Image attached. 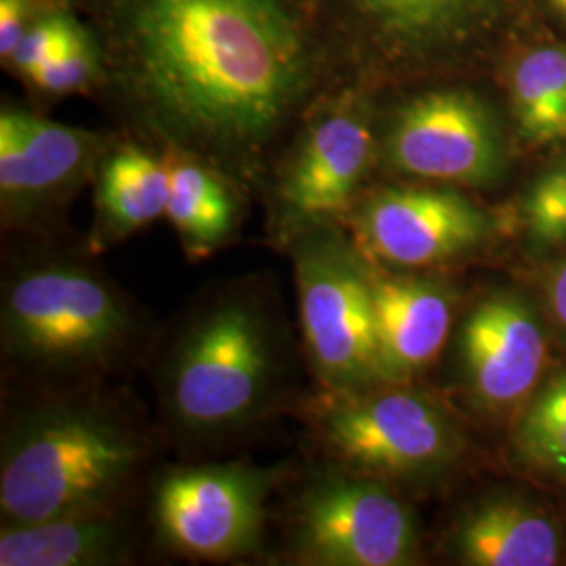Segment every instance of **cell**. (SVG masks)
<instances>
[{
	"label": "cell",
	"instance_id": "cell-1",
	"mask_svg": "<svg viewBox=\"0 0 566 566\" xmlns=\"http://www.w3.org/2000/svg\"><path fill=\"white\" fill-rule=\"evenodd\" d=\"M102 46L118 128L259 193L277 149L340 81L317 0H72Z\"/></svg>",
	"mask_w": 566,
	"mask_h": 566
},
{
	"label": "cell",
	"instance_id": "cell-2",
	"mask_svg": "<svg viewBox=\"0 0 566 566\" xmlns=\"http://www.w3.org/2000/svg\"><path fill=\"white\" fill-rule=\"evenodd\" d=\"M170 432L212 446L261 424L292 378V343L277 292L261 277L212 287L182 315L158 364Z\"/></svg>",
	"mask_w": 566,
	"mask_h": 566
},
{
	"label": "cell",
	"instance_id": "cell-3",
	"mask_svg": "<svg viewBox=\"0 0 566 566\" xmlns=\"http://www.w3.org/2000/svg\"><path fill=\"white\" fill-rule=\"evenodd\" d=\"M149 455L142 420L102 385L39 390L2 426V525L120 507Z\"/></svg>",
	"mask_w": 566,
	"mask_h": 566
},
{
	"label": "cell",
	"instance_id": "cell-4",
	"mask_svg": "<svg viewBox=\"0 0 566 566\" xmlns=\"http://www.w3.org/2000/svg\"><path fill=\"white\" fill-rule=\"evenodd\" d=\"M88 256L41 252L4 271L2 361L42 390L103 385L143 355L142 308Z\"/></svg>",
	"mask_w": 566,
	"mask_h": 566
},
{
	"label": "cell",
	"instance_id": "cell-5",
	"mask_svg": "<svg viewBox=\"0 0 566 566\" xmlns=\"http://www.w3.org/2000/svg\"><path fill=\"white\" fill-rule=\"evenodd\" d=\"M521 0H317L340 81L374 88L464 72Z\"/></svg>",
	"mask_w": 566,
	"mask_h": 566
},
{
	"label": "cell",
	"instance_id": "cell-6",
	"mask_svg": "<svg viewBox=\"0 0 566 566\" xmlns=\"http://www.w3.org/2000/svg\"><path fill=\"white\" fill-rule=\"evenodd\" d=\"M376 168L378 88L338 82L294 126L264 175L259 193L277 240L346 219Z\"/></svg>",
	"mask_w": 566,
	"mask_h": 566
},
{
	"label": "cell",
	"instance_id": "cell-7",
	"mask_svg": "<svg viewBox=\"0 0 566 566\" xmlns=\"http://www.w3.org/2000/svg\"><path fill=\"white\" fill-rule=\"evenodd\" d=\"M298 292L304 353L327 392H350L386 380L376 334L369 269L338 221L311 224L285 243Z\"/></svg>",
	"mask_w": 566,
	"mask_h": 566
},
{
	"label": "cell",
	"instance_id": "cell-8",
	"mask_svg": "<svg viewBox=\"0 0 566 566\" xmlns=\"http://www.w3.org/2000/svg\"><path fill=\"white\" fill-rule=\"evenodd\" d=\"M380 107L378 168L407 181L485 187L506 170V139L493 105L464 82L422 81Z\"/></svg>",
	"mask_w": 566,
	"mask_h": 566
},
{
	"label": "cell",
	"instance_id": "cell-9",
	"mask_svg": "<svg viewBox=\"0 0 566 566\" xmlns=\"http://www.w3.org/2000/svg\"><path fill=\"white\" fill-rule=\"evenodd\" d=\"M311 416L332 458L378 481L430 479L453 464L462 446L441 405L395 386L322 390Z\"/></svg>",
	"mask_w": 566,
	"mask_h": 566
},
{
	"label": "cell",
	"instance_id": "cell-10",
	"mask_svg": "<svg viewBox=\"0 0 566 566\" xmlns=\"http://www.w3.org/2000/svg\"><path fill=\"white\" fill-rule=\"evenodd\" d=\"M120 128L97 130L51 120L34 105H0V221L11 233L46 235L93 185Z\"/></svg>",
	"mask_w": 566,
	"mask_h": 566
},
{
	"label": "cell",
	"instance_id": "cell-11",
	"mask_svg": "<svg viewBox=\"0 0 566 566\" xmlns=\"http://www.w3.org/2000/svg\"><path fill=\"white\" fill-rule=\"evenodd\" d=\"M296 563L407 566L420 558L418 526L385 481L348 468L317 472L301 489L290 523Z\"/></svg>",
	"mask_w": 566,
	"mask_h": 566
},
{
	"label": "cell",
	"instance_id": "cell-12",
	"mask_svg": "<svg viewBox=\"0 0 566 566\" xmlns=\"http://www.w3.org/2000/svg\"><path fill=\"white\" fill-rule=\"evenodd\" d=\"M280 470L240 464L172 468L154 486L151 518L164 546L189 560L227 563L263 542L266 500Z\"/></svg>",
	"mask_w": 566,
	"mask_h": 566
},
{
	"label": "cell",
	"instance_id": "cell-13",
	"mask_svg": "<svg viewBox=\"0 0 566 566\" xmlns=\"http://www.w3.org/2000/svg\"><path fill=\"white\" fill-rule=\"evenodd\" d=\"M346 221L369 263L395 269L453 261L491 233L485 210L455 187L439 182H388L365 189Z\"/></svg>",
	"mask_w": 566,
	"mask_h": 566
},
{
	"label": "cell",
	"instance_id": "cell-14",
	"mask_svg": "<svg viewBox=\"0 0 566 566\" xmlns=\"http://www.w3.org/2000/svg\"><path fill=\"white\" fill-rule=\"evenodd\" d=\"M539 319L514 296H491L468 315L460 336L465 385L479 403L504 411L535 388L546 364Z\"/></svg>",
	"mask_w": 566,
	"mask_h": 566
},
{
	"label": "cell",
	"instance_id": "cell-15",
	"mask_svg": "<svg viewBox=\"0 0 566 566\" xmlns=\"http://www.w3.org/2000/svg\"><path fill=\"white\" fill-rule=\"evenodd\" d=\"M367 269L380 357L395 385L437 361L453 324V298L443 283L386 275L369 261Z\"/></svg>",
	"mask_w": 566,
	"mask_h": 566
},
{
	"label": "cell",
	"instance_id": "cell-16",
	"mask_svg": "<svg viewBox=\"0 0 566 566\" xmlns=\"http://www.w3.org/2000/svg\"><path fill=\"white\" fill-rule=\"evenodd\" d=\"M93 187L95 217L88 238L91 254L166 219L170 182L164 154L126 130H122L103 158Z\"/></svg>",
	"mask_w": 566,
	"mask_h": 566
},
{
	"label": "cell",
	"instance_id": "cell-17",
	"mask_svg": "<svg viewBox=\"0 0 566 566\" xmlns=\"http://www.w3.org/2000/svg\"><path fill=\"white\" fill-rule=\"evenodd\" d=\"M133 526L120 507L2 525L0 566H109L135 556Z\"/></svg>",
	"mask_w": 566,
	"mask_h": 566
},
{
	"label": "cell",
	"instance_id": "cell-18",
	"mask_svg": "<svg viewBox=\"0 0 566 566\" xmlns=\"http://www.w3.org/2000/svg\"><path fill=\"white\" fill-rule=\"evenodd\" d=\"M160 151L170 182L166 221L177 231L189 259H206L235 235L250 191L193 154Z\"/></svg>",
	"mask_w": 566,
	"mask_h": 566
},
{
	"label": "cell",
	"instance_id": "cell-19",
	"mask_svg": "<svg viewBox=\"0 0 566 566\" xmlns=\"http://www.w3.org/2000/svg\"><path fill=\"white\" fill-rule=\"evenodd\" d=\"M453 549L470 566H552L560 560V535L546 514L500 497L465 514Z\"/></svg>",
	"mask_w": 566,
	"mask_h": 566
},
{
	"label": "cell",
	"instance_id": "cell-20",
	"mask_svg": "<svg viewBox=\"0 0 566 566\" xmlns=\"http://www.w3.org/2000/svg\"><path fill=\"white\" fill-rule=\"evenodd\" d=\"M510 102L526 142H565L566 46L546 44L523 55L510 76Z\"/></svg>",
	"mask_w": 566,
	"mask_h": 566
},
{
	"label": "cell",
	"instance_id": "cell-21",
	"mask_svg": "<svg viewBox=\"0 0 566 566\" xmlns=\"http://www.w3.org/2000/svg\"><path fill=\"white\" fill-rule=\"evenodd\" d=\"M103 76L102 46L86 23L81 36L65 51L25 74L20 82L28 93V103L42 109L74 95L97 97Z\"/></svg>",
	"mask_w": 566,
	"mask_h": 566
},
{
	"label": "cell",
	"instance_id": "cell-22",
	"mask_svg": "<svg viewBox=\"0 0 566 566\" xmlns=\"http://www.w3.org/2000/svg\"><path fill=\"white\" fill-rule=\"evenodd\" d=\"M516 446L526 464L566 481V371L549 380L526 409Z\"/></svg>",
	"mask_w": 566,
	"mask_h": 566
},
{
	"label": "cell",
	"instance_id": "cell-23",
	"mask_svg": "<svg viewBox=\"0 0 566 566\" xmlns=\"http://www.w3.org/2000/svg\"><path fill=\"white\" fill-rule=\"evenodd\" d=\"M84 28H86V21L82 20L81 13L74 7H65L57 13L44 18L41 23H36L15 44V49L4 60H0V65L9 76L21 81L25 74H30L42 63L53 60L55 55H60L61 51H65L81 36Z\"/></svg>",
	"mask_w": 566,
	"mask_h": 566
},
{
	"label": "cell",
	"instance_id": "cell-24",
	"mask_svg": "<svg viewBox=\"0 0 566 566\" xmlns=\"http://www.w3.org/2000/svg\"><path fill=\"white\" fill-rule=\"evenodd\" d=\"M528 238L544 245L566 243V163L546 170L531 185L523 200Z\"/></svg>",
	"mask_w": 566,
	"mask_h": 566
},
{
	"label": "cell",
	"instance_id": "cell-25",
	"mask_svg": "<svg viewBox=\"0 0 566 566\" xmlns=\"http://www.w3.org/2000/svg\"><path fill=\"white\" fill-rule=\"evenodd\" d=\"M65 7H74L72 0H0V60H4L36 23Z\"/></svg>",
	"mask_w": 566,
	"mask_h": 566
},
{
	"label": "cell",
	"instance_id": "cell-26",
	"mask_svg": "<svg viewBox=\"0 0 566 566\" xmlns=\"http://www.w3.org/2000/svg\"><path fill=\"white\" fill-rule=\"evenodd\" d=\"M547 298L556 324L566 332V261L554 269L547 285Z\"/></svg>",
	"mask_w": 566,
	"mask_h": 566
},
{
	"label": "cell",
	"instance_id": "cell-27",
	"mask_svg": "<svg viewBox=\"0 0 566 566\" xmlns=\"http://www.w3.org/2000/svg\"><path fill=\"white\" fill-rule=\"evenodd\" d=\"M549 4H552L563 18H566V0H549Z\"/></svg>",
	"mask_w": 566,
	"mask_h": 566
}]
</instances>
